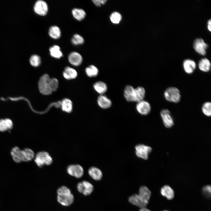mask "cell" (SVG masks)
Segmentation results:
<instances>
[{
    "instance_id": "1",
    "label": "cell",
    "mask_w": 211,
    "mask_h": 211,
    "mask_svg": "<svg viewBox=\"0 0 211 211\" xmlns=\"http://www.w3.org/2000/svg\"><path fill=\"white\" fill-rule=\"evenodd\" d=\"M11 154L14 161L17 163L30 161L35 155L33 151L30 149L26 148L21 150L17 147L12 149Z\"/></svg>"
},
{
    "instance_id": "2",
    "label": "cell",
    "mask_w": 211,
    "mask_h": 211,
    "mask_svg": "<svg viewBox=\"0 0 211 211\" xmlns=\"http://www.w3.org/2000/svg\"><path fill=\"white\" fill-rule=\"evenodd\" d=\"M163 95L165 99L169 102L178 103L181 100V96L180 91L176 87H168L165 90Z\"/></svg>"
},
{
    "instance_id": "3",
    "label": "cell",
    "mask_w": 211,
    "mask_h": 211,
    "mask_svg": "<svg viewBox=\"0 0 211 211\" xmlns=\"http://www.w3.org/2000/svg\"><path fill=\"white\" fill-rule=\"evenodd\" d=\"M35 161L38 166L41 167L45 165L51 164L53 162V159L47 152L42 151L38 152L36 154Z\"/></svg>"
},
{
    "instance_id": "4",
    "label": "cell",
    "mask_w": 211,
    "mask_h": 211,
    "mask_svg": "<svg viewBox=\"0 0 211 211\" xmlns=\"http://www.w3.org/2000/svg\"><path fill=\"white\" fill-rule=\"evenodd\" d=\"M50 79L49 75L45 74L40 78L38 81V88L40 92L45 95H49L52 93L49 86Z\"/></svg>"
},
{
    "instance_id": "5",
    "label": "cell",
    "mask_w": 211,
    "mask_h": 211,
    "mask_svg": "<svg viewBox=\"0 0 211 211\" xmlns=\"http://www.w3.org/2000/svg\"><path fill=\"white\" fill-rule=\"evenodd\" d=\"M135 149L136 156L144 160L148 159L149 154L152 150L151 147L142 144L136 145Z\"/></svg>"
},
{
    "instance_id": "6",
    "label": "cell",
    "mask_w": 211,
    "mask_h": 211,
    "mask_svg": "<svg viewBox=\"0 0 211 211\" xmlns=\"http://www.w3.org/2000/svg\"><path fill=\"white\" fill-rule=\"evenodd\" d=\"M160 115L165 126L170 128L174 125V121L170 111L167 109H163L160 112Z\"/></svg>"
},
{
    "instance_id": "7",
    "label": "cell",
    "mask_w": 211,
    "mask_h": 211,
    "mask_svg": "<svg viewBox=\"0 0 211 211\" xmlns=\"http://www.w3.org/2000/svg\"><path fill=\"white\" fill-rule=\"evenodd\" d=\"M193 47L195 51L199 54L203 56L206 55L208 45L203 39H195L193 41Z\"/></svg>"
},
{
    "instance_id": "8",
    "label": "cell",
    "mask_w": 211,
    "mask_h": 211,
    "mask_svg": "<svg viewBox=\"0 0 211 211\" xmlns=\"http://www.w3.org/2000/svg\"><path fill=\"white\" fill-rule=\"evenodd\" d=\"M77 188L78 191L85 195H90L93 192L94 187L89 182L84 181L78 183Z\"/></svg>"
},
{
    "instance_id": "9",
    "label": "cell",
    "mask_w": 211,
    "mask_h": 211,
    "mask_svg": "<svg viewBox=\"0 0 211 211\" xmlns=\"http://www.w3.org/2000/svg\"><path fill=\"white\" fill-rule=\"evenodd\" d=\"M67 172L70 176L77 178H80L84 173L83 168L79 164H71L68 166Z\"/></svg>"
},
{
    "instance_id": "10",
    "label": "cell",
    "mask_w": 211,
    "mask_h": 211,
    "mask_svg": "<svg viewBox=\"0 0 211 211\" xmlns=\"http://www.w3.org/2000/svg\"><path fill=\"white\" fill-rule=\"evenodd\" d=\"M57 200L63 206H68L71 205L74 200V196L71 192L62 193L57 195Z\"/></svg>"
},
{
    "instance_id": "11",
    "label": "cell",
    "mask_w": 211,
    "mask_h": 211,
    "mask_svg": "<svg viewBox=\"0 0 211 211\" xmlns=\"http://www.w3.org/2000/svg\"><path fill=\"white\" fill-rule=\"evenodd\" d=\"M34 12L37 14L44 16L47 13L48 7L47 3L44 1L39 0L35 3L33 7Z\"/></svg>"
},
{
    "instance_id": "12",
    "label": "cell",
    "mask_w": 211,
    "mask_h": 211,
    "mask_svg": "<svg viewBox=\"0 0 211 211\" xmlns=\"http://www.w3.org/2000/svg\"><path fill=\"white\" fill-rule=\"evenodd\" d=\"M136 108L138 112L142 115H147L149 113L151 107L149 103L144 100L137 102Z\"/></svg>"
},
{
    "instance_id": "13",
    "label": "cell",
    "mask_w": 211,
    "mask_h": 211,
    "mask_svg": "<svg viewBox=\"0 0 211 211\" xmlns=\"http://www.w3.org/2000/svg\"><path fill=\"white\" fill-rule=\"evenodd\" d=\"M196 64L193 60L187 59L183 62V67L184 72L188 74L193 73L196 68Z\"/></svg>"
},
{
    "instance_id": "14",
    "label": "cell",
    "mask_w": 211,
    "mask_h": 211,
    "mask_svg": "<svg viewBox=\"0 0 211 211\" xmlns=\"http://www.w3.org/2000/svg\"><path fill=\"white\" fill-rule=\"evenodd\" d=\"M129 202L131 204L140 208H146L148 202L142 199L138 194H134L128 198Z\"/></svg>"
},
{
    "instance_id": "15",
    "label": "cell",
    "mask_w": 211,
    "mask_h": 211,
    "mask_svg": "<svg viewBox=\"0 0 211 211\" xmlns=\"http://www.w3.org/2000/svg\"><path fill=\"white\" fill-rule=\"evenodd\" d=\"M124 96L126 100L130 102H136L135 89L130 85H127L124 91Z\"/></svg>"
},
{
    "instance_id": "16",
    "label": "cell",
    "mask_w": 211,
    "mask_h": 211,
    "mask_svg": "<svg viewBox=\"0 0 211 211\" xmlns=\"http://www.w3.org/2000/svg\"><path fill=\"white\" fill-rule=\"evenodd\" d=\"M68 60L72 65L78 66L82 63V57L80 54L77 52H71L69 55Z\"/></svg>"
},
{
    "instance_id": "17",
    "label": "cell",
    "mask_w": 211,
    "mask_h": 211,
    "mask_svg": "<svg viewBox=\"0 0 211 211\" xmlns=\"http://www.w3.org/2000/svg\"><path fill=\"white\" fill-rule=\"evenodd\" d=\"M211 66L210 61L206 58L201 59L198 62V69L200 71L203 72H209L210 70Z\"/></svg>"
},
{
    "instance_id": "18",
    "label": "cell",
    "mask_w": 211,
    "mask_h": 211,
    "mask_svg": "<svg viewBox=\"0 0 211 211\" xmlns=\"http://www.w3.org/2000/svg\"><path fill=\"white\" fill-rule=\"evenodd\" d=\"M88 173L90 176L96 181H99L102 178V172L100 169L96 167H91L88 170Z\"/></svg>"
},
{
    "instance_id": "19",
    "label": "cell",
    "mask_w": 211,
    "mask_h": 211,
    "mask_svg": "<svg viewBox=\"0 0 211 211\" xmlns=\"http://www.w3.org/2000/svg\"><path fill=\"white\" fill-rule=\"evenodd\" d=\"M97 101L98 106L103 109L109 108L112 105L111 100L106 96L103 95H101L98 97Z\"/></svg>"
},
{
    "instance_id": "20",
    "label": "cell",
    "mask_w": 211,
    "mask_h": 211,
    "mask_svg": "<svg viewBox=\"0 0 211 211\" xmlns=\"http://www.w3.org/2000/svg\"><path fill=\"white\" fill-rule=\"evenodd\" d=\"M138 194L143 200L149 202L151 193L150 191L147 187L142 186L139 188Z\"/></svg>"
},
{
    "instance_id": "21",
    "label": "cell",
    "mask_w": 211,
    "mask_h": 211,
    "mask_svg": "<svg viewBox=\"0 0 211 211\" xmlns=\"http://www.w3.org/2000/svg\"><path fill=\"white\" fill-rule=\"evenodd\" d=\"M161 193L163 196L166 197L168 200H171L174 197L173 190L168 185L164 186L161 188Z\"/></svg>"
},
{
    "instance_id": "22",
    "label": "cell",
    "mask_w": 211,
    "mask_h": 211,
    "mask_svg": "<svg viewBox=\"0 0 211 211\" xmlns=\"http://www.w3.org/2000/svg\"><path fill=\"white\" fill-rule=\"evenodd\" d=\"M64 77L68 80L74 79L77 75L76 70L74 69L69 67H66L63 73Z\"/></svg>"
},
{
    "instance_id": "23",
    "label": "cell",
    "mask_w": 211,
    "mask_h": 211,
    "mask_svg": "<svg viewBox=\"0 0 211 211\" xmlns=\"http://www.w3.org/2000/svg\"><path fill=\"white\" fill-rule=\"evenodd\" d=\"M13 126L12 121L6 118L0 120V131L4 132L11 129Z\"/></svg>"
},
{
    "instance_id": "24",
    "label": "cell",
    "mask_w": 211,
    "mask_h": 211,
    "mask_svg": "<svg viewBox=\"0 0 211 211\" xmlns=\"http://www.w3.org/2000/svg\"><path fill=\"white\" fill-rule=\"evenodd\" d=\"M93 88L95 90L101 95H103L105 93L107 90V87L105 83L102 81H98L93 85Z\"/></svg>"
},
{
    "instance_id": "25",
    "label": "cell",
    "mask_w": 211,
    "mask_h": 211,
    "mask_svg": "<svg viewBox=\"0 0 211 211\" xmlns=\"http://www.w3.org/2000/svg\"><path fill=\"white\" fill-rule=\"evenodd\" d=\"M61 108L63 111L68 113H71L72 110V103L68 98L63 99L61 103Z\"/></svg>"
},
{
    "instance_id": "26",
    "label": "cell",
    "mask_w": 211,
    "mask_h": 211,
    "mask_svg": "<svg viewBox=\"0 0 211 211\" xmlns=\"http://www.w3.org/2000/svg\"><path fill=\"white\" fill-rule=\"evenodd\" d=\"M50 54L51 56L56 58L59 59L63 56V54L60 50L59 47L54 45L49 49Z\"/></svg>"
},
{
    "instance_id": "27",
    "label": "cell",
    "mask_w": 211,
    "mask_h": 211,
    "mask_svg": "<svg viewBox=\"0 0 211 211\" xmlns=\"http://www.w3.org/2000/svg\"><path fill=\"white\" fill-rule=\"evenodd\" d=\"M49 34L50 36L55 39L59 38L61 35V32L59 28L57 26L51 27L49 30Z\"/></svg>"
},
{
    "instance_id": "28",
    "label": "cell",
    "mask_w": 211,
    "mask_h": 211,
    "mask_svg": "<svg viewBox=\"0 0 211 211\" xmlns=\"http://www.w3.org/2000/svg\"><path fill=\"white\" fill-rule=\"evenodd\" d=\"M73 17L78 21H81L85 17L86 15L85 11L82 9L74 8L72 11Z\"/></svg>"
},
{
    "instance_id": "29",
    "label": "cell",
    "mask_w": 211,
    "mask_h": 211,
    "mask_svg": "<svg viewBox=\"0 0 211 211\" xmlns=\"http://www.w3.org/2000/svg\"><path fill=\"white\" fill-rule=\"evenodd\" d=\"M136 93V102L144 100L145 96L146 91L142 86H139L135 89Z\"/></svg>"
},
{
    "instance_id": "30",
    "label": "cell",
    "mask_w": 211,
    "mask_h": 211,
    "mask_svg": "<svg viewBox=\"0 0 211 211\" xmlns=\"http://www.w3.org/2000/svg\"><path fill=\"white\" fill-rule=\"evenodd\" d=\"M202 112L206 116L210 117L211 115V103L209 101L204 102L201 107Z\"/></svg>"
},
{
    "instance_id": "31",
    "label": "cell",
    "mask_w": 211,
    "mask_h": 211,
    "mask_svg": "<svg viewBox=\"0 0 211 211\" xmlns=\"http://www.w3.org/2000/svg\"><path fill=\"white\" fill-rule=\"evenodd\" d=\"M85 72L87 75L88 76L93 77H95L98 75L99 71L95 66L91 65L86 68Z\"/></svg>"
},
{
    "instance_id": "32",
    "label": "cell",
    "mask_w": 211,
    "mask_h": 211,
    "mask_svg": "<svg viewBox=\"0 0 211 211\" xmlns=\"http://www.w3.org/2000/svg\"><path fill=\"white\" fill-rule=\"evenodd\" d=\"M31 65L34 67H37L41 63V60L40 57L37 55H32L29 60Z\"/></svg>"
},
{
    "instance_id": "33",
    "label": "cell",
    "mask_w": 211,
    "mask_h": 211,
    "mask_svg": "<svg viewBox=\"0 0 211 211\" xmlns=\"http://www.w3.org/2000/svg\"><path fill=\"white\" fill-rule=\"evenodd\" d=\"M122 18L121 15L117 12H114L112 13L110 16V18L111 22L115 24L119 23Z\"/></svg>"
},
{
    "instance_id": "34",
    "label": "cell",
    "mask_w": 211,
    "mask_h": 211,
    "mask_svg": "<svg viewBox=\"0 0 211 211\" xmlns=\"http://www.w3.org/2000/svg\"><path fill=\"white\" fill-rule=\"evenodd\" d=\"M71 41L73 44L78 45L83 44L84 42V40L81 36L78 34H75L74 35Z\"/></svg>"
},
{
    "instance_id": "35",
    "label": "cell",
    "mask_w": 211,
    "mask_h": 211,
    "mask_svg": "<svg viewBox=\"0 0 211 211\" xmlns=\"http://www.w3.org/2000/svg\"><path fill=\"white\" fill-rule=\"evenodd\" d=\"M49 84L50 89L52 92L56 91L57 89L59 83L57 79L56 78H50Z\"/></svg>"
},
{
    "instance_id": "36",
    "label": "cell",
    "mask_w": 211,
    "mask_h": 211,
    "mask_svg": "<svg viewBox=\"0 0 211 211\" xmlns=\"http://www.w3.org/2000/svg\"><path fill=\"white\" fill-rule=\"evenodd\" d=\"M211 186L210 185L205 186L203 188V192L204 195H206L207 196H210L211 192Z\"/></svg>"
},
{
    "instance_id": "37",
    "label": "cell",
    "mask_w": 211,
    "mask_h": 211,
    "mask_svg": "<svg viewBox=\"0 0 211 211\" xmlns=\"http://www.w3.org/2000/svg\"><path fill=\"white\" fill-rule=\"evenodd\" d=\"M94 4L98 6H100L101 4H105L106 0H93L92 1Z\"/></svg>"
},
{
    "instance_id": "38",
    "label": "cell",
    "mask_w": 211,
    "mask_h": 211,
    "mask_svg": "<svg viewBox=\"0 0 211 211\" xmlns=\"http://www.w3.org/2000/svg\"><path fill=\"white\" fill-rule=\"evenodd\" d=\"M207 28L208 30L210 32L211 31V19L209 20L207 22Z\"/></svg>"
},
{
    "instance_id": "39",
    "label": "cell",
    "mask_w": 211,
    "mask_h": 211,
    "mask_svg": "<svg viewBox=\"0 0 211 211\" xmlns=\"http://www.w3.org/2000/svg\"><path fill=\"white\" fill-rule=\"evenodd\" d=\"M139 211H151L149 210L146 208H140Z\"/></svg>"
},
{
    "instance_id": "40",
    "label": "cell",
    "mask_w": 211,
    "mask_h": 211,
    "mask_svg": "<svg viewBox=\"0 0 211 211\" xmlns=\"http://www.w3.org/2000/svg\"><path fill=\"white\" fill-rule=\"evenodd\" d=\"M164 211H167V210H164Z\"/></svg>"
}]
</instances>
